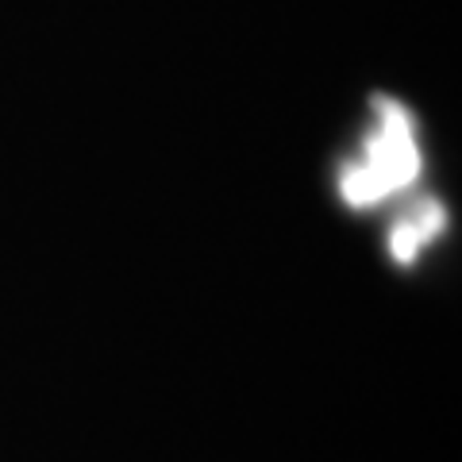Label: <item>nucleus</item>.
Wrapping results in <instances>:
<instances>
[{"label": "nucleus", "instance_id": "f03ea898", "mask_svg": "<svg viewBox=\"0 0 462 462\" xmlns=\"http://www.w3.org/2000/svg\"><path fill=\"white\" fill-rule=\"evenodd\" d=\"M447 224V216L443 208L436 205V200H420L416 208H409L401 216V220L393 224V236H389V251H393V258L401 266H409L416 263V254H420L431 239L443 231Z\"/></svg>", "mask_w": 462, "mask_h": 462}, {"label": "nucleus", "instance_id": "f257e3e1", "mask_svg": "<svg viewBox=\"0 0 462 462\" xmlns=\"http://www.w3.org/2000/svg\"><path fill=\"white\" fill-rule=\"evenodd\" d=\"M374 108H378V127L370 132L363 158L346 166L339 178L343 200L355 208L382 205L420 178V147H416L412 116L389 97H378Z\"/></svg>", "mask_w": 462, "mask_h": 462}]
</instances>
